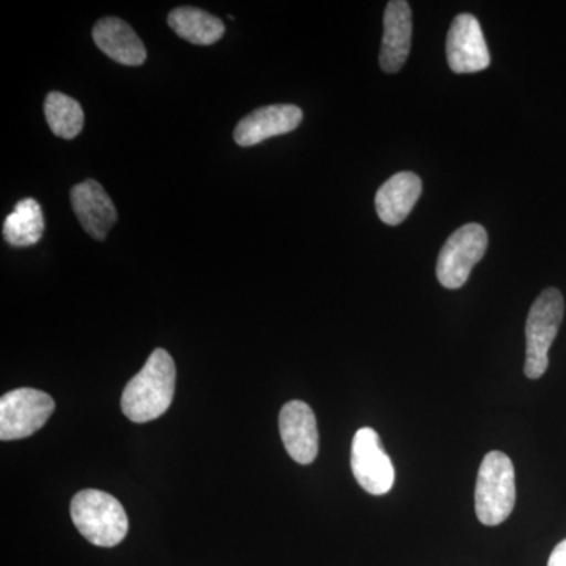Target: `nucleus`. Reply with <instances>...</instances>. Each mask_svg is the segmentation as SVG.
<instances>
[{
  "label": "nucleus",
  "instance_id": "5",
  "mask_svg": "<svg viewBox=\"0 0 566 566\" xmlns=\"http://www.w3.org/2000/svg\"><path fill=\"white\" fill-rule=\"evenodd\" d=\"M54 398L31 387L11 390L0 398V439L29 438L44 427L54 412Z\"/></svg>",
  "mask_w": 566,
  "mask_h": 566
},
{
  "label": "nucleus",
  "instance_id": "8",
  "mask_svg": "<svg viewBox=\"0 0 566 566\" xmlns=\"http://www.w3.org/2000/svg\"><path fill=\"white\" fill-rule=\"evenodd\" d=\"M447 62L457 74L479 73L491 63L482 25L472 14H458L447 33Z\"/></svg>",
  "mask_w": 566,
  "mask_h": 566
},
{
  "label": "nucleus",
  "instance_id": "2",
  "mask_svg": "<svg viewBox=\"0 0 566 566\" xmlns=\"http://www.w3.org/2000/svg\"><path fill=\"white\" fill-rule=\"evenodd\" d=\"M71 517L85 539L95 546L120 545L128 534L125 509L114 495L99 490H84L71 501Z\"/></svg>",
  "mask_w": 566,
  "mask_h": 566
},
{
  "label": "nucleus",
  "instance_id": "18",
  "mask_svg": "<svg viewBox=\"0 0 566 566\" xmlns=\"http://www.w3.org/2000/svg\"><path fill=\"white\" fill-rule=\"evenodd\" d=\"M547 566H566V539L554 547L553 554L547 560Z\"/></svg>",
  "mask_w": 566,
  "mask_h": 566
},
{
  "label": "nucleus",
  "instance_id": "12",
  "mask_svg": "<svg viewBox=\"0 0 566 566\" xmlns=\"http://www.w3.org/2000/svg\"><path fill=\"white\" fill-rule=\"evenodd\" d=\"M412 11L405 0L387 3L385 13V35L379 52V65L386 73H398L411 51Z\"/></svg>",
  "mask_w": 566,
  "mask_h": 566
},
{
  "label": "nucleus",
  "instance_id": "6",
  "mask_svg": "<svg viewBox=\"0 0 566 566\" xmlns=\"http://www.w3.org/2000/svg\"><path fill=\"white\" fill-rule=\"evenodd\" d=\"M488 249V233L480 223H468L458 229L439 253L436 275L442 286L458 290L468 282L471 271L483 259Z\"/></svg>",
  "mask_w": 566,
  "mask_h": 566
},
{
  "label": "nucleus",
  "instance_id": "11",
  "mask_svg": "<svg viewBox=\"0 0 566 566\" xmlns=\"http://www.w3.org/2000/svg\"><path fill=\"white\" fill-rule=\"evenodd\" d=\"M71 203L77 221L95 240H104L112 226L117 222L115 205L98 181L85 180L74 186Z\"/></svg>",
  "mask_w": 566,
  "mask_h": 566
},
{
  "label": "nucleus",
  "instance_id": "1",
  "mask_svg": "<svg viewBox=\"0 0 566 566\" xmlns=\"http://www.w3.org/2000/svg\"><path fill=\"white\" fill-rule=\"evenodd\" d=\"M177 368L163 348L150 354L144 368L126 385L122 411L134 423H147L166 415L174 401Z\"/></svg>",
  "mask_w": 566,
  "mask_h": 566
},
{
  "label": "nucleus",
  "instance_id": "7",
  "mask_svg": "<svg viewBox=\"0 0 566 566\" xmlns=\"http://www.w3.org/2000/svg\"><path fill=\"white\" fill-rule=\"evenodd\" d=\"M354 479L367 493L385 495L392 490L395 469L374 428H360L352 446Z\"/></svg>",
  "mask_w": 566,
  "mask_h": 566
},
{
  "label": "nucleus",
  "instance_id": "10",
  "mask_svg": "<svg viewBox=\"0 0 566 566\" xmlns=\"http://www.w3.org/2000/svg\"><path fill=\"white\" fill-rule=\"evenodd\" d=\"M301 122H303V111L293 104L260 107L238 123L234 140L240 147H253L271 137L292 133Z\"/></svg>",
  "mask_w": 566,
  "mask_h": 566
},
{
  "label": "nucleus",
  "instance_id": "3",
  "mask_svg": "<svg viewBox=\"0 0 566 566\" xmlns=\"http://www.w3.org/2000/svg\"><path fill=\"white\" fill-rule=\"evenodd\" d=\"M515 468L502 452L483 458L475 486V513L485 526H499L515 509Z\"/></svg>",
  "mask_w": 566,
  "mask_h": 566
},
{
  "label": "nucleus",
  "instance_id": "9",
  "mask_svg": "<svg viewBox=\"0 0 566 566\" xmlns=\"http://www.w3.org/2000/svg\"><path fill=\"white\" fill-rule=\"evenodd\" d=\"M279 428L286 452L296 463L312 464L318 457L319 434L311 406L293 400L283 406Z\"/></svg>",
  "mask_w": 566,
  "mask_h": 566
},
{
  "label": "nucleus",
  "instance_id": "4",
  "mask_svg": "<svg viewBox=\"0 0 566 566\" xmlns=\"http://www.w3.org/2000/svg\"><path fill=\"white\" fill-rule=\"evenodd\" d=\"M565 315V301L557 289H547L536 297L526 323L527 378L538 379L549 367V348L556 340Z\"/></svg>",
  "mask_w": 566,
  "mask_h": 566
},
{
  "label": "nucleus",
  "instance_id": "16",
  "mask_svg": "<svg viewBox=\"0 0 566 566\" xmlns=\"http://www.w3.org/2000/svg\"><path fill=\"white\" fill-rule=\"evenodd\" d=\"M44 232L43 211L36 200L24 199L3 222V240L13 248H29L39 243Z\"/></svg>",
  "mask_w": 566,
  "mask_h": 566
},
{
  "label": "nucleus",
  "instance_id": "13",
  "mask_svg": "<svg viewBox=\"0 0 566 566\" xmlns=\"http://www.w3.org/2000/svg\"><path fill=\"white\" fill-rule=\"evenodd\" d=\"M93 40L111 57L122 65L139 66L147 61V50L128 22L118 18H103L93 28Z\"/></svg>",
  "mask_w": 566,
  "mask_h": 566
},
{
  "label": "nucleus",
  "instance_id": "15",
  "mask_svg": "<svg viewBox=\"0 0 566 566\" xmlns=\"http://www.w3.org/2000/svg\"><path fill=\"white\" fill-rule=\"evenodd\" d=\"M169 25L181 39L199 46H210L226 32V25L219 18L196 7H178L169 14Z\"/></svg>",
  "mask_w": 566,
  "mask_h": 566
},
{
  "label": "nucleus",
  "instance_id": "14",
  "mask_svg": "<svg viewBox=\"0 0 566 566\" xmlns=\"http://www.w3.org/2000/svg\"><path fill=\"white\" fill-rule=\"evenodd\" d=\"M422 193V181L412 172L389 178L376 192V212L387 226H400L412 211Z\"/></svg>",
  "mask_w": 566,
  "mask_h": 566
},
{
  "label": "nucleus",
  "instance_id": "17",
  "mask_svg": "<svg viewBox=\"0 0 566 566\" xmlns=\"http://www.w3.org/2000/svg\"><path fill=\"white\" fill-rule=\"evenodd\" d=\"M44 115L51 132L62 139H74L84 128V111L76 99L51 92L44 102Z\"/></svg>",
  "mask_w": 566,
  "mask_h": 566
}]
</instances>
